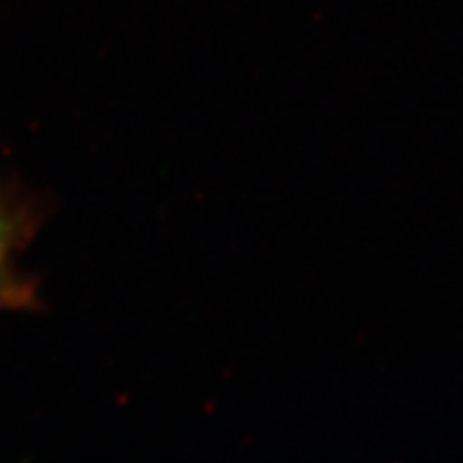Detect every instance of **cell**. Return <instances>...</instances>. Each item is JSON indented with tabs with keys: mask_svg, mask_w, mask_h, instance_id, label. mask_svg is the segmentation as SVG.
Listing matches in <instances>:
<instances>
[{
	"mask_svg": "<svg viewBox=\"0 0 463 463\" xmlns=\"http://www.w3.org/2000/svg\"><path fill=\"white\" fill-rule=\"evenodd\" d=\"M11 245H14V236H11V223L7 222V217H5L3 208H0V297H3L5 292H14V289H7Z\"/></svg>",
	"mask_w": 463,
	"mask_h": 463,
	"instance_id": "1",
	"label": "cell"
}]
</instances>
